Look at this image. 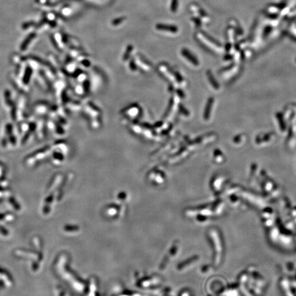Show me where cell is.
Returning a JSON list of instances; mask_svg holds the SVG:
<instances>
[{
    "instance_id": "obj_2",
    "label": "cell",
    "mask_w": 296,
    "mask_h": 296,
    "mask_svg": "<svg viewBox=\"0 0 296 296\" xmlns=\"http://www.w3.org/2000/svg\"><path fill=\"white\" fill-rule=\"evenodd\" d=\"M123 19H124V18H119L118 19H116V20L114 21L113 24H115V25H118V24H119L120 23H121V21H122Z\"/></svg>"
},
{
    "instance_id": "obj_1",
    "label": "cell",
    "mask_w": 296,
    "mask_h": 296,
    "mask_svg": "<svg viewBox=\"0 0 296 296\" xmlns=\"http://www.w3.org/2000/svg\"><path fill=\"white\" fill-rule=\"evenodd\" d=\"M157 28L159 29V30L169 31V32H176L177 31V28H176V27H175V26H169V25H163V24H160V25H158Z\"/></svg>"
}]
</instances>
